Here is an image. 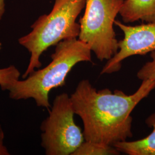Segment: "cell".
I'll return each mask as SVG.
<instances>
[{
	"label": "cell",
	"mask_w": 155,
	"mask_h": 155,
	"mask_svg": "<svg viewBox=\"0 0 155 155\" xmlns=\"http://www.w3.org/2000/svg\"><path fill=\"white\" fill-rule=\"evenodd\" d=\"M142 81L129 95L120 90L97 91L88 79L78 83L70 98L75 114L82 120L86 141L113 146L133 137L131 113L155 89V80Z\"/></svg>",
	"instance_id": "obj_1"
},
{
	"label": "cell",
	"mask_w": 155,
	"mask_h": 155,
	"mask_svg": "<svg viewBox=\"0 0 155 155\" xmlns=\"http://www.w3.org/2000/svg\"><path fill=\"white\" fill-rule=\"evenodd\" d=\"M91 52L88 45L77 38L62 40L56 45L50 64L17 81L8 91L9 97L14 100L32 98L38 107L49 109L50 91L65 84L67 75L77 64L92 62Z\"/></svg>",
	"instance_id": "obj_2"
},
{
	"label": "cell",
	"mask_w": 155,
	"mask_h": 155,
	"mask_svg": "<svg viewBox=\"0 0 155 155\" xmlns=\"http://www.w3.org/2000/svg\"><path fill=\"white\" fill-rule=\"evenodd\" d=\"M85 4L86 0H55L50 13L39 17L32 25V31L18 39L19 44L31 54L22 79L41 66L40 57L49 47L78 38L80 25L76 20Z\"/></svg>",
	"instance_id": "obj_3"
},
{
	"label": "cell",
	"mask_w": 155,
	"mask_h": 155,
	"mask_svg": "<svg viewBox=\"0 0 155 155\" xmlns=\"http://www.w3.org/2000/svg\"><path fill=\"white\" fill-rule=\"evenodd\" d=\"M124 0H86L79 20L78 39L88 45L100 61H107L118 50L113 25Z\"/></svg>",
	"instance_id": "obj_4"
},
{
	"label": "cell",
	"mask_w": 155,
	"mask_h": 155,
	"mask_svg": "<svg viewBox=\"0 0 155 155\" xmlns=\"http://www.w3.org/2000/svg\"><path fill=\"white\" fill-rule=\"evenodd\" d=\"M70 97L66 93L53 101L49 116L40 125L41 145L47 155H72L84 141L83 133L75 124Z\"/></svg>",
	"instance_id": "obj_5"
},
{
	"label": "cell",
	"mask_w": 155,
	"mask_h": 155,
	"mask_svg": "<svg viewBox=\"0 0 155 155\" xmlns=\"http://www.w3.org/2000/svg\"><path fill=\"white\" fill-rule=\"evenodd\" d=\"M114 25L124 33V39L118 41V50L101 71V74H110L121 68L122 61L129 57L144 55L155 51V22L139 25H128L115 20Z\"/></svg>",
	"instance_id": "obj_6"
},
{
	"label": "cell",
	"mask_w": 155,
	"mask_h": 155,
	"mask_svg": "<svg viewBox=\"0 0 155 155\" xmlns=\"http://www.w3.org/2000/svg\"><path fill=\"white\" fill-rule=\"evenodd\" d=\"M119 15L125 23L155 22V0H124Z\"/></svg>",
	"instance_id": "obj_7"
},
{
	"label": "cell",
	"mask_w": 155,
	"mask_h": 155,
	"mask_svg": "<svg viewBox=\"0 0 155 155\" xmlns=\"http://www.w3.org/2000/svg\"><path fill=\"white\" fill-rule=\"evenodd\" d=\"M145 123L153 129L149 136L136 141L118 142L113 147L120 153L127 155H155V111L146 119Z\"/></svg>",
	"instance_id": "obj_8"
},
{
	"label": "cell",
	"mask_w": 155,
	"mask_h": 155,
	"mask_svg": "<svg viewBox=\"0 0 155 155\" xmlns=\"http://www.w3.org/2000/svg\"><path fill=\"white\" fill-rule=\"evenodd\" d=\"M120 152L112 145L84 140L72 155H117Z\"/></svg>",
	"instance_id": "obj_9"
},
{
	"label": "cell",
	"mask_w": 155,
	"mask_h": 155,
	"mask_svg": "<svg viewBox=\"0 0 155 155\" xmlns=\"http://www.w3.org/2000/svg\"><path fill=\"white\" fill-rule=\"evenodd\" d=\"M20 72L15 66L0 68V87L2 90L9 91L19 79Z\"/></svg>",
	"instance_id": "obj_10"
},
{
	"label": "cell",
	"mask_w": 155,
	"mask_h": 155,
	"mask_svg": "<svg viewBox=\"0 0 155 155\" xmlns=\"http://www.w3.org/2000/svg\"><path fill=\"white\" fill-rule=\"evenodd\" d=\"M150 57L151 60L144 64L137 73V77L141 81L155 80V51L150 52Z\"/></svg>",
	"instance_id": "obj_11"
},
{
	"label": "cell",
	"mask_w": 155,
	"mask_h": 155,
	"mask_svg": "<svg viewBox=\"0 0 155 155\" xmlns=\"http://www.w3.org/2000/svg\"><path fill=\"white\" fill-rule=\"evenodd\" d=\"M5 0H0V20L4 16L5 11Z\"/></svg>",
	"instance_id": "obj_12"
},
{
	"label": "cell",
	"mask_w": 155,
	"mask_h": 155,
	"mask_svg": "<svg viewBox=\"0 0 155 155\" xmlns=\"http://www.w3.org/2000/svg\"><path fill=\"white\" fill-rule=\"evenodd\" d=\"M4 139H5V133L1 125H0V147L4 146Z\"/></svg>",
	"instance_id": "obj_13"
},
{
	"label": "cell",
	"mask_w": 155,
	"mask_h": 155,
	"mask_svg": "<svg viewBox=\"0 0 155 155\" xmlns=\"http://www.w3.org/2000/svg\"><path fill=\"white\" fill-rule=\"evenodd\" d=\"M1 49V43L0 42V50Z\"/></svg>",
	"instance_id": "obj_14"
}]
</instances>
